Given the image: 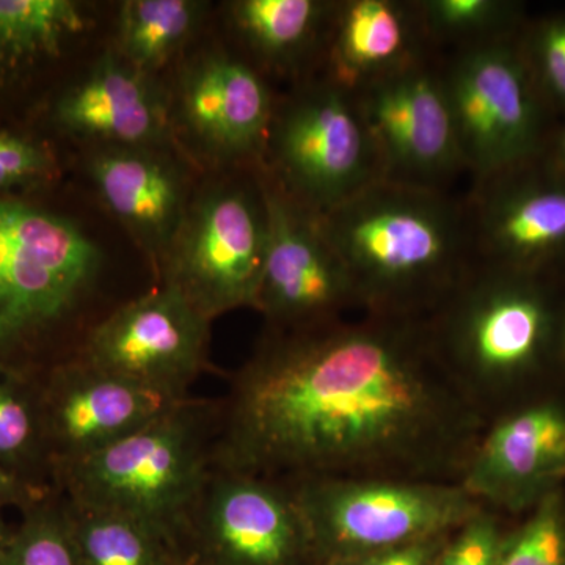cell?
Here are the masks:
<instances>
[{"label":"cell","mask_w":565,"mask_h":565,"mask_svg":"<svg viewBox=\"0 0 565 565\" xmlns=\"http://www.w3.org/2000/svg\"><path fill=\"white\" fill-rule=\"evenodd\" d=\"M41 412L52 473L102 451L181 401L102 370L81 356L40 373Z\"/></svg>","instance_id":"cell-15"},{"label":"cell","mask_w":565,"mask_h":565,"mask_svg":"<svg viewBox=\"0 0 565 565\" xmlns=\"http://www.w3.org/2000/svg\"><path fill=\"white\" fill-rule=\"evenodd\" d=\"M203 9L195 0H128L118 14L117 54L152 76L189 40Z\"/></svg>","instance_id":"cell-25"},{"label":"cell","mask_w":565,"mask_h":565,"mask_svg":"<svg viewBox=\"0 0 565 565\" xmlns=\"http://www.w3.org/2000/svg\"><path fill=\"white\" fill-rule=\"evenodd\" d=\"M188 546L211 565H318L291 487L230 471L212 470Z\"/></svg>","instance_id":"cell-13"},{"label":"cell","mask_w":565,"mask_h":565,"mask_svg":"<svg viewBox=\"0 0 565 565\" xmlns=\"http://www.w3.org/2000/svg\"><path fill=\"white\" fill-rule=\"evenodd\" d=\"M61 131L99 147L166 150L172 118L152 76L132 68L115 51L62 93L52 109Z\"/></svg>","instance_id":"cell-18"},{"label":"cell","mask_w":565,"mask_h":565,"mask_svg":"<svg viewBox=\"0 0 565 565\" xmlns=\"http://www.w3.org/2000/svg\"><path fill=\"white\" fill-rule=\"evenodd\" d=\"M516 39L546 107L565 114V14L525 21Z\"/></svg>","instance_id":"cell-29"},{"label":"cell","mask_w":565,"mask_h":565,"mask_svg":"<svg viewBox=\"0 0 565 565\" xmlns=\"http://www.w3.org/2000/svg\"><path fill=\"white\" fill-rule=\"evenodd\" d=\"M545 158L548 159L553 166H556L561 172L565 173V122L556 132H552V136H550Z\"/></svg>","instance_id":"cell-34"},{"label":"cell","mask_w":565,"mask_h":565,"mask_svg":"<svg viewBox=\"0 0 565 565\" xmlns=\"http://www.w3.org/2000/svg\"><path fill=\"white\" fill-rule=\"evenodd\" d=\"M434 54L416 0H338L319 74L355 93Z\"/></svg>","instance_id":"cell-20"},{"label":"cell","mask_w":565,"mask_h":565,"mask_svg":"<svg viewBox=\"0 0 565 565\" xmlns=\"http://www.w3.org/2000/svg\"><path fill=\"white\" fill-rule=\"evenodd\" d=\"M269 247L253 310L267 332H300L343 321L360 308L348 267L322 232L319 215L291 199L258 163Z\"/></svg>","instance_id":"cell-10"},{"label":"cell","mask_w":565,"mask_h":565,"mask_svg":"<svg viewBox=\"0 0 565 565\" xmlns=\"http://www.w3.org/2000/svg\"><path fill=\"white\" fill-rule=\"evenodd\" d=\"M102 266L76 223L0 196V366L41 373L36 356L79 313Z\"/></svg>","instance_id":"cell-5"},{"label":"cell","mask_w":565,"mask_h":565,"mask_svg":"<svg viewBox=\"0 0 565 565\" xmlns=\"http://www.w3.org/2000/svg\"><path fill=\"white\" fill-rule=\"evenodd\" d=\"M218 407L184 399L147 426L54 476L70 503L145 520L188 545L212 475Z\"/></svg>","instance_id":"cell-4"},{"label":"cell","mask_w":565,"mask_h":565,"mask_svg":"<svg viewBox=\"0 0 565 565\" xmlns=\"http://www.w3.org/2000/svg\"><path fill=\"white\" fill-rule=\"evenodd\" d=\"M172 565H211L204 559L203 556H200L199 553L193 552L192 548L185 546L184 550L178 555L177 559Z\"/></svg>","instance_id":"cell-35"},{"label":"cell","mask_w":565,"mask_h":565,"mask_svg":"<svg viewBox=\"0 0 565 565\" xmlns=\"http://www.w3.org/2000/svg\"><path fill=\"white\" fill-rule=\"evenodd\" d=\"M563 364H565V327H564Z\"/></svg>","instance_id":"cell-37"},{"label":"cell","mask_w":565,"mask_h":565,"mask_svg":"<svg viewBox=\"0 0 565 565\" xmlns=\"http://www.w3.org/2000/svg\"><path fill=\"white\" fill-rule=\"evenodd\" d=\"M275 103L269 81L247 58L214 51L182 73L174 117L202 154L241 169L262 161Z\"/></svg>","instance_id":"cell-17"},{"label":"cell","mask_w":565,"mask_h":565,"mask_svg":"<svg viewBox=\"0 0 565 565\" xmlns=\"http://www.w3.org/2000/svg\"><path fill=\"white\" fill-rule=\"evenodd\" d=\"M446 371L487 423L563 364L565 305L553 278L476 264L426 319Z\"/></svg>","instance_id":"cell-3"},{"label":"cell","mask_w":565,"mask_h":565,"mask_svg":"<svg viewBox=\"0 0 565 565\" xmlns=\"http://www.w3.org/2000/svg\"><path fill=\"white\" fill-rule=\"evenodd\" d=\"M319 221L363 315L427 319L476 266L463 193L379 181Z\"/></svg>","instance_id":"cell-2"},{"label":"cell","mask_w":565,"mask_h":565,"mask_svg":"<svg viewBox=\"0 0 565 565\" xmlns=\"http://www.w3.org/2000/svg\"><path fill=\"white\" fill-rule=\"evenodd\" d=\"M487 419L438 359L426 319L363 315L267 332L217 411L212 470L457 482Z\"/></svg>","instance_id":"cell-1"},{"label":"cell","mask_w":565,"mask_h":565,"mask_svg":"<svg viewBox=\"0 0 565 565\" xmlns=\"http://www.w3.org/2000/svg\"><path fill=\"white\" fill-rule=\"evenodd\" d=\"M259 166L318 215L384 181L355 95L322 74L277 98Z\"/></svg>","instance_id":"cell-7"},{"label":"cell","mask_w":565,"mask_h":565,"mask_svg":"<svg viewBox=\"0 0 565 565\" xmlns=\"http://www.w3.org/2000/svg\"><path fill=\"white\" fill-rule=\"evenodd\" d=\"M55 172L46 147L21 134L0 131V196L51 180Z\"/></svg>","instance_id":"cell-31"},{"label":"cell","mask_w":565,"mask_h":565,"mask_svg":"<svg viewBox=\"0 0 565 565\" xmlns=\"http://www.w3.org/2000/svg\"><path fill=\"white\" fill-rule=\"evenodd\" d=\"M508 530L500 512L484 505L449 535L437 565H497Z\"/></svg>","instance_id":"cell-30"},{"label":"cell","mask_w":565,"mask_h":565,"mask_svg":"<svg viewBox=\"0 0 565 565\" xmlns=\"http://www.w3.org/2000/svg\"><path fill=\"white\" fill-rule=\"evenodd\" d=\"M424 35L435 54L515 36L525 6L512 0H416Z\"/></svg>","instance_id":"cell-26"},{"label":"cell","mask_w":565,"mask_h":565,"mask_svg":"<svg viewBox=\"0 0 565 565\" xmlns=\"http://www.w3.org/2000/svg\"><path fill=\"white\" fill-rule=\"evenodd\" d=\"M11 530H13V527L9 526V523L6 522L2 515V508H0V546L6 544L7 539H9L11 534Z\"/></svg>","instance_id":"cell-36"},{"label":"cell","mask_w":565,"mask_h":565,"mask_svg":"<svg viewBox=\"0 0 565 565\" xmlns=\"http://www.w3.org/2000/svg\"><path fill=\"white\" fill-rule=\"evenodd\" d=\"M565 482V404L537 396L487 423L460 486L486 508L522 514Z\"/></svg>","instance_id":"cell-16"},{"label":"cell","mask_w":565,"mask_h":565,"mask_svg":"<svg viewBox=\"0 0 565 565\" xmlns=\"http://www.w3.org/2000/svg\"><path fill=\"white\" fill-rule=\"evenodd\" d=\"M0 565H81L65 500L58 490L22 512L0 546Z\"/></svg>","instance_id":"cell-27"},{"label":"cell","mask_w":565,"mask_h":565,"mask_svg":"<svg viewBox=\"0 0 565 565\" xmlns=\"http://www.w3.org/2000/svg\"><path fill=\"white\" fill-rule=\"evenodd\" d=\"M87 172L107 210L161 263L191 204L180 167L166 150L98 147Z\"/></svg>","instance_id":"cell-19"},{"label":"cell","mask_w":565,"mask_h":565,"mask_svg":"<svg viewBox=\"0 0 565 565\" xmlns=\"http://www.w3.org/2000/svg\"><path fill=\"white\" fill-rule=\"evenodd\" d=\"M318 565L455 533L484 504L457 482L356 476L292 482Z\"/></svg>","instance_id":"cell-6"},{"label":"cell","mask_w":565,"mask_h":565,"mask_svg":"<svg viewBox=\"0 0 565 565\" xmlns=\"http://www.w3.org/2000/svg\"><path fill=\"white\" fill-rule=\"evenodd\" d=\"M0 465L57 490L44 437L40 373L0 366Z\"/></svg>","instance_id":"cell-24"},{"label":"cell","mask_w":565,"mask_h":565,"mask_svg":"<svg viewBox=\"0 0 565 565\" xmlns=\"http://www.w3.org/2000/svg\"><path fill=\"white\" fill-rule=\"evenodd\" d=\"M87 28V17L71 0H0V88L58 57Z\"/></svg>","instance_id":"cell-22"},{"label":"cell","mask_w":565,"mask_h":565,"mask_svg":"<svg viewBox=\"0 0 565 565\" xmlns=\"http://www.w3.org/2000/svg\"><path fill=\"white\" fill-rule=\"evenodd\" d=\"M269 247V215L258 163L191 200L159 263L173 286L207 319L255 308Z\"/></svg>","instance_id":"cell-8"},{"label":"cell","mask_w":565,"mask_h":565,"mask_svg":"<svg viewBox=\"0 0 565 565\" xmlns=\"http://www.w3.org/2000/svg\"><path fill=\"white\" fill-rule=\"evenodd\" d=\"M338 0H234L228 20L264 77H291L294 85L321 73Z\"/></svg>","instance_id":"cell-21"},{"label":"cell","mask_w":565,"mask_h":565,"mask_svg":"<svg viewBox=\"0 0 565 565\" xmlns=\"http://www.w3.org/2000/svg\"><path fill=\"white\" fill-rule=\"evenodd\" d=\"M451 534L438 535V537L397 546V548L385 550L373 555L332 561L321 565H437Z\"/></svg>","instance_id":"cell-32"},{"label":"cell","mask_w":565,"mask_h":565,"mask_svg":"<svg viewBox=\"0 0 565 565\" xmlns=\"http://www.w3.org/2000/svg\"><path fill=\"white\" fill-rule=\"evenodd\" d=\"M63 500L81 565H172L188 546L161 527L136 516L82 508L70 503L65 497Z\"/></svg>","instance_id":"cell-23"},{"label":"cell","mask_w":565,"mask_h":565,"mask_svg":"<svg viewBox=\"0 0 565 565\" xmlns=\"http://www.w3.org/2000/svg\"><path fill=\"white\" fill-rule=\"evenodd\" d=\"M505 533L497 565H565V492L546 494Z\"/></svg>","instance_id":"cell-28"},{"label":"cell","mask_w":565,"mask_h":565,"mask_svg":"<svg viewBox=\"0 0 565 565\" xmlns=\"http://www.w3.org/2000/svg\"><path fill=\"white\" fill-rule=\"evenodd\" d=\"M353 95L373 137L384 181L456 192V182L468 172L446 102L437 54Z\"/></svg>","instance_id":"cell-11"},{"label":"cell","mask_w":565,"mask_h":565,"mask_svg":"<svg viewBox=\"0 0 565 565\" xmlns=\"http://www.w3.org/2000/svg\"><path fill=\"white\" fill-rule=\"evenodd\" d=\"M211 322L177 288L162 285L99 322L77 356L173 399H188L206 363Z\"/></svg>","instance_id":"cell-14"},{"label":"cell","mask_w":565,"mask_h":565,"mask_svg":"<svg viewBox=\"0 0 565 565\" xmlns=\"http://www.w3.org/2000/svg\"><path fill=\"white\" fill-rule=\"evenodd\" d=\"M475 263L553 278L565 266V173L544 156L470 181Z\"/></svg>","instance_id":"cell-12"},{"label":"cell","mask_w":565,"mask_h":565,"mask_svg":"<svg viewBox=\"0 0 565 565\" xmlns=\"http://www.w3.org/2000/svg\"><path fill=\"white\" fill-rule=\"evenodd\" d=\"M519 33L438 54L446 102L470 181L545 154L546 104L535 87Z\"/></svg>","instance_id":"cell-9"},{"label":"cell","mask_w":565,"mask_h":565,"mask_svg":"<svg viewBox=\"0 0 565 565\" xmlns=\"http://www.w3.org/2000/svg\"><path fill=\"white\" fill-rule=\"evenodd\" d=\"M54 492V489H44V487L33 484L29 479L22 478L0 465V508L13 505L24 512Z\"/></svg>","instance_id":"cell-33"}]
</instances>
